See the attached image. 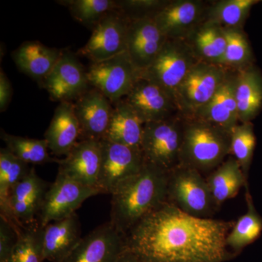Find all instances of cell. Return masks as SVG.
Returning <instances> with one entry per match:
<instances>
[{
	"instance_id": "cell-1",
	"label": "cell",
	"mask_w": 262,
	"mask_h": 262,
	"mask_svg": "<svg viewBox=\"0 0 262 262\" xmlns=\"http://www.w3.org/2000/svg\"><path fill=\"white\" fill-rule=\"evenodd\" d=\"M234 224L188 214L167 201L127 232L126 247L141 262H225L234 255L226 241Z\"/></svg>"
},
{
	"instance_id": "cell-2",
	"label": "cell",
	"mask_w": 262,
	"mask_h": 262,
	"mask_svg": "<svg viewBox=\"0 0 262 262\" xmlns=\"http://www.w3.org/2000/svg\"><path fill=\"white\" fill-rule=\"evenodd\" d=\"M169 173L148 164L120 183L112 193L110 221L124 234L168 201Z\"/></svg>"
},
{
	"instance_id": "cell-3",
	"label": "cell",
	"mask_w": 262,
	"mask_h": 262,
	"mask_svg": "<svg viewBox=\"0 0 262 262\" xmlns=\"http://www.w3.org/2000/svg\"><path fill=\"white\" fill-rule=\"evenodd\" d=\"M229 153L230 132L208 122L184 119L179 165L200 173L209 171L218 168Z\"/></svg>"
},
{
	"instance_id": "cell-4",
	"label": "cell",
	"mask_w": 262,
	"mask_h": 262,
	"mask_svg": "<svg viewBox=\"0 0 262 262\" xmlns=\"http://www.w3.org/2000/svg\"><path fill=\"white\" fill-rule=\"evenodd\" d=\"M184 121L180 115L144 124L141 143L144 163L166 173L180 165Z\"/></svg>"
},
{
	"instance_id": "cell-5",
	"label": "cell",
	"mask_w": 262,
	"mask_h": 262,
	"mask_svg": "<svg viewBox=\"0 0 262 262\" xmlns=\"http://www.w3.org/2000/svg\"><path fill=\"white\" fill-rule=\"evenodd\" d=\"M200 61L186 39H168L154 61L146 70L138 72V75L158 84L176 98L179 86Z\"/></svg>"
},
{
	"instance_id": "cell-6",
	"label": "cell",
	"mask_w": 262,
	"mask_h": 262,
	"mask_svg": "<svg viewBox=\"0 0 262 262\" xmlns=\"http://www.w3.org/2000/svg\"><path fill=\"white\" fill-rule=\"evenodd\" d=\"M168 201L200 218H210L217 207L207 180L195 169L184 165L169 173Z\"/></svg>"
},
{
	"instance_id": "cell-7",
	"label": "cell",
	"mask_w": 262,
	"mask_h": 262,
	"mask_svg": "<svg viewBox=\"0 0 262 262\" xmlns=\"http://www.w3.org/2000/svg\"><path fill=\"white\" fill-rule=\"evenodd\" d=\"M223 66L200 61L189 71L176 94L181 115L185 119L206 104L227 77Z\"/></svg>"
},
{
	"instance_id": "cell-8",
	"label": "cell",
	"mask_w": 262,
	"mask_h": 262,
	"mask_svg": "<svg viewBox=\"0 0 262 262\" xmlns=\"http://www.w3.org/2000/svg\"><path fill=\"white\" fill-rule=\"evenodd\" d=\"M100 194L96 188L84 186L58 173L45 194L38 224L45 227L75 214L86 200Z\"/></svg>"
},
{
	"instance_id": "cell-9",
	"label": "cell",
	"mask_w": 262,
	"mask_h": 262,
	"mask_svg": "<svg viewBox=\"0 0 262 262\" xmlns=\"http://www.w3.org/2000/svg\"><path fill=\"white\" fill-rule=\"evenodd\" d=\"M87 75L90 86L115 104L132 89L138 78V70L126 51L104 61L91 63Z\"/></svg>"
},
{
	"instance_id": "cell-10",
	"label": "cell",
	"mask_w": 262,
	"mask_h": 262,
	"mask_svg": "<svg viewBox=\"0 0 262 262\" xmlns=\"http://www.w3.org/2000/svg\"><path fill=\"white\" fill-rule=\"evenodd\" d=\"M130 20L118 9L110 12L96 24L89 40L78 53L96 63L126 52Z\"/></svg>"
},
{
	"instance_id": "cell-11",
	"label": "cell",
	"mask_w": 262,
	"mask_h": 262,
	"mask_svg": "<svg viewBox=\"0 0 262 262\" xmlns=\"http://www.w3.org/2000/svg\"><path fill=\"white\" fill-rule=\"evenodd\" d=\"M122 100L134 110L144 124L161 121L181 115L173 95L139 75L132 89Z\"/></svg>"
},
{
	"instance_id": "cell-12",
	"label": "cell",
	"mask_w": 262,
	"mask_h": 262,
	"mask_svg": "<svg viewBox=\"0 0 262 262\" xmlns=\"http://www.w3.org/2000/svg\"><path fill=\"white\" fill-rule=\"evenodd\" d=\"M126 250L125 234L108 222L82 237L60 262H117Z\"/></svg>"
},
{
	"instance_id": "cell-13",
	"label": "cell",
	"mask_w": 262,
	"mask_h": 262,
	"mask_svg": "<svg viewBox=\"0 0 262 262\" xmlns=\"http://www.w3.org/2000/svg\"><path fill=\"white\" fill-rule=\"evenodd\" d=\"M102 160L97 188L112 194L124 180L140 171L144 160L141 149L102 140Z\"/></svg>"
},
{
	"instance_id": "cell-14",
	"label": "cell",
	"mask_w": 262,
	"mask_h": 262,
	"mask_svg": "<svg viewBox=\"0 0 262 262\" xmlns=\"http://www.w3.org/2000/svg\"><path fill=\"white\" fill-rule=\"evenodd\" d=\"M53 101L72 102L89 89L87 71L75 55L64 51L53 70L43 80Z\"/></svg>"
},
{
	"instance_id": "cell-15",
	"label": "cell",
	"mask_w": 262,
	"mask_h": 262,
	"mask_svg": "<svg viewBox=\"0 0 262 262\" xmlns=\"http://www.w3.org/2000/svg\"><path fill=\"white\" fill-rule=\"evenodd\" d=\"M73 105L80 125V141H102L111 121L113 103L92 88L77 98Z\"/></svg>"
},
{
	"instance_id": "cell-16",
	"label": "cell",
	"mask_w": 262,
	"mask_h": 262,
	"mask_svg": "<svg viewBox=\"0 0 262 262\" xmlns=\"http://www.w3.org/2000/svg\"><path fill=\"white\" fill-rule=\"evenodd\" d=\"M101 160V141H79L70 152L58 162V173L84 186L98 189Z\"/></svg>"
},
{
	"instance_id": "cell-17",
	"label": "cell",
	"mask_w": 262,
	"mask_h": 262,
	"mask_svg": "<svg viewBox=\"0 0 262 262\" xmlns=\"http://www.w3.org/2000/svg\"><path fill=\"white\" fill-rule=\"evenodd\" d=\"M167 39L152 17L130 20L127 53L138 72L146 70L151 65Z\"/></svg>"
},
{
	"instance_id": "cell-18",
	"label": "cell",
	"mask_w": 262,
	"mask_h": 262,
	"mask_svg": "<svg viewBox=\"0 0 262 262\" xmlns=\"http://www.w3.org/2000/svg\"><path fill=\"white\" fill-rule=\"evenodd\" d=\"M205 10L201 1L167 2L152 18L167 39H187L198 29Z\"/></svg>"
},
{
	"instance_id": "cell-19",
	"label": "cell",
	"mask_w": 262,
	"mask_h": 262,
	"mask_svg": "<svg viewBox=\"0 0 262 262\" xmlns=\"http://www.w3.org/2000/svg\"><path fill=\"white\" fill-rule=\"evenodd\" d=\"M237 77V72H228L214 96L189 119L208 122L231 133L239 121L235 97Z\"/></svg>"
},
{
	"instance_id": "cell-20",
	"label": "cell",
	"mask_w": 262,
	"mask_h": 262,
	"mask_svg": "<svg viewBox=\"0 0 262 262\" xmlns=\"http://www.w3.org/2000/svg\"><path fill=\"white\" fill-rule=\"evenodd\" d=\"M39 239L44 261H62L82 239L78 215L75 213L45 227L40 226Z\"/></svg>"
},
{
	"instance_id": "cell-21",
	"label": "cell",
	"mask_w": 262,
	"mask_h": 262,
	"mask_svg": "<svg viewBox=\"0 0 262 262\" xmlns=\"http://www.w3.org/2000/svg\"><path fill=\"white\" fill-rule=\"evenodd\" d=\"M80 129L72 102L59 103L45 133L48 149L56 156H67L80 141Z\"/></svg>"
},
{
	"instance_id": "cell-22",
	"label": "cell",
	"mask_w": 262,
	"mask_h": 262,
	"mask_svg": "<svg viewBox=\"0 0 262 262\" xmlns=\"http://www.w3.org/2000/svg\"><path fill=\"white\" fill-rule=\"evenodd\" d=\"M63 51L47 47L38 41H27L12 52L11 56L20 72L42 82L58 63Z\"/></svg>"
},
{
	"instance_id": "cell-23",
	"label": "cell",
	"mask_w": 262,
	"mask_h": 262,
	"mask_svg": "<svg viewBox=\"0 0 262 262\" xmlns=\"http://www.w3.org/2000/svg\"><path fill=\"white\" fill-rule=\"evenodd\" d=\"M144 124L125 101L113 104L111 121L103 140L141 149Z\"/></svg>"
},
{
	"instance_id": "cell-24",
	"label": "cell",
	"mask_w": 262,
	"mask_h": 262,
	"mask_svg": "<svg viewBox=\"0 0 262 262\" xmlns=\"http://www.w3.org/2000/svg\"><path fill=\"white\" fill-rule=\"evenodd\" d=\"M29 164L18 159L6 147L0 149V210L1 217L6 219L15 228L24 227L15 218L10 208L9 198L12 189L28 175Z\"/></svg>"
},
{
	"instance_id": "cell-25",
	"label": "cell",
	"mask_w": 262,
	"mask_h": 262,
	"mask_svg": "<svg viewBox=\"0 0 262 262\" xmlns=\"http://www.w3.org/2000/svg\"><path fill=\"white\" fill-rule=\"evenodd\" d=\"M235 97L239 121L250 122L262 106V77L257 70L251 67L239 70Z\"/></svg>"
},
{
	"instance_id": "cell-26",
	"label": "cell",
	"mask_w": 262,
	"mask_h": 262,
	"mask_svg": "<svg viewBox=\"0 0 262 262\" xmlns=\"http://www.w3.org/2000/svg\"><path fill=\"white\" fill-rule=\"evenodd\" d=\"M212 196L217 207L234 198L247 184L241 165L234 158L224 161L207 179Z\"/></svg>"
},
{
	"instance_id": "cell-27",
	"label": "cell",
	"mask_w": 262,
	"mask_h": 262,
	"mask_svg": "<svg viewBox=\"0 0 262 262\" xmlns=\"http://www.w3.org/2000/svg\"><path fill=\"white\" fill-rule=\"evenodd\" d=\"M246 189L247 212L234 224L226 241L227 247L233 251L234 255L254 242L262 232L261 216L255 208L251 194L248 191V184L246 185Z\"/></svg>"
},
{
	"instance_id": "cell-28",
	"label": "cell",
	"mask_w": 262,
	"mask_h": 262,
	"mask_svg": "<svg viewBox=\"0 0 262 262\" xmlns=\"http://www.w3.org/2000/svg\"><path fill=\"white\" fill-rule=\"evenodd\" d=\"M193 37L190 44L198 58L202 61L221 65L227 46L224 29L214 24L203 23Z\"/></svg>"
},
{
	"instance_id": "cell-29",
	"label": "cell",
	"mask_w": 262,
	"mask_h": 262,
	"mask_svg": "<svg viewBox=\"0 0 262 262\" xmlns=\"http://www.w3.org/2000/svg\"><path fill=\"white\" fill-rule=\"evenodd\" d=\"M1 139L5 147L10 150L18 159L27 164L40 165L59 160L51 158L46 139H29L23 136L12 135L1 129Z\"/></svg>"
},
{
	"instance_id": "cell-30",
	"label": "cell",
	"mask_w": 262,
	"mask_h": 262,
	"mask_svg": "<svg viewBox=\"0 0 262 262\" xmlns=\"http://www.w3.org/2000/svg\"><path fill=\"white\" fill-rule=\"evenodd\" d=\"M257 0H222L217 2L207 13L204 23L214 24L223 29H238L245 21Z\"/></svg>"
},
{
	"instance_id": "cell-31",
	"label": "cell",
	"mask_w": 262,
	"mask_h": 262,
	"mask_svg": "<svg viewBox=\"0 0 262 262\" xmlns=\"http://www.w3.org/2000/svg\"><path fill=\"white\" fill-rule=\"evenodd\" d=\"M56 3L68 8L75 20L91 29L105 15L117 9L115 0H62Z\"/></svg>"
},
{
	"instance_id": "cell-32",
	"label": "cell",
	"mask_w": 262,
	"mask_h": 262,
	"mask_svg": "<svg viewBox=\"0 0 262 262\" xmlns=\"http://www.w3.org/2000/svg\"><path fill=\"white\" fill-rule=\"evenodd\" d=\"M40 226L34 223L19 232L8 262H44L39 239Z\"/></svg>"
},
{
	"instance_id": "cell-33",
	"label": "cell",
	"mask_w": 262,
	"mask_h": 262,
	"mask_svg": "<svg viewBox=\"0 0 262 262\" xmlns=\"http://www.w3.org/2000/svg\"><path fill=\"white\" fill-rule=\"evenodd\" d=\"M256 146V136L251 122L237 125L231 131V153L247 177Z\"/></svg>"
},
{
	"instance_id": "cell-34",
	"label": "cell",
	"mask_w": 262,
	"mask_h": 262,
	"mask_svg": "<svg viewBox=\"0 0 262 262\" xmlns=\"http://www.w3.org/2000/svg\"><path fill=\"white\" fill-rule=\"evenodd\" d=\"M227 46L221 66L239 67V70L248 67L252 58L251 50L244 33L239 29H224Z\"/></svg>"
},
{
	"instance_id": "cell-35",
	"label": "cell",
	"mask_w": 262,
	"mask_h": 262,
	"mask_svg": "<svg viewBox=\"0 0 262 262\" xmlns=\"http://www.w3.org/2000/svg\"><path fill=\"white\" fill-rule=\"evenodd\" d=\"M49 187V184L37 175L35 169L31 168L28 175L12 189L9 198L10 208L13 205L29 201H43Z\"/></svg>"
},
{
	"instance_id": "cell-36",
	"label": "cell",
	"mask_w": 262,
	"mask_h": 262,
	"mask_svg": "<svg viewBox=\"0 0 262 262\" xmlns=\"http://www.w3.org/2000/svg\"><path fill=\"white\" fill-rule=\"evenodd\" d=\"M20 232L17 231L16 229L6 219L1 217L0 220V262L9 261Z\"/></svg>"
},
{
	"instance_id": "cell-37",
	"label": "cell",
	"mask_w": 262,
	"mask_h": 262,
	"mask_svg": "<svg viewBox=\"0 0 262 262\" xmlns=\"http://www.w3.org/2000/svg\"><path fill=\"white\" fill-rule=\"evenodd\" d=\"M13 88L11 82L5 75L3 68L0 70V112L6 111L13 97Z\"/></svg>"
},
{
	"instance_id": "cell-38",
	"label": "cell",
	"mask_w": 262,
	"mask_h": 262,
	"mask_svg": "<svg viewBox=\"0 0 262 262\" xmlns=\"http://www.w3.org/2000/svg\"><path fill=\"white\" fill-rule=\"evenodd\" d=\"M117 262H141L140 260L138 258L137 256H135L134 253H131L128 250H126L123 254L122 255L121 257L118 260Z\"/></svg>"
}]
</instances>
